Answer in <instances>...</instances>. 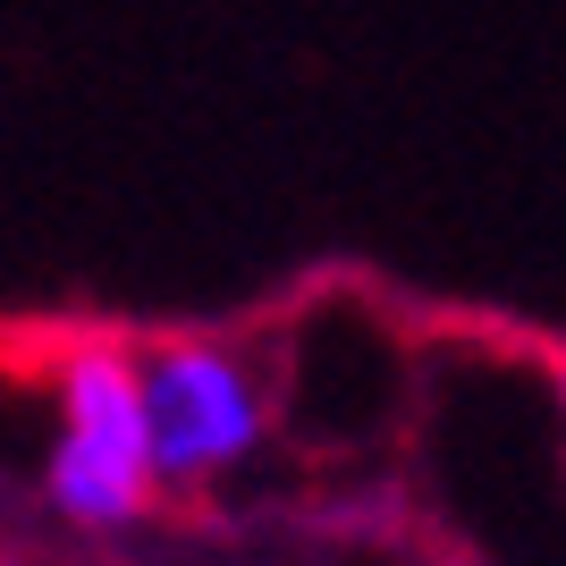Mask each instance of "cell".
I'll list each match as a JSON object with an SVG mask.
<instances>
[{
  "instance_id": "cell-3",
  "label": "cell",
  "mask_w": 566,
  "mask_h": 566,
  "mask_svg": "<svg viewBox=\"0 0 566 566\" xmlns=\"http://www.w3.org/2000/svg\"><path fill=\"white\" fill-rule=\"evenodd\" d=\"M60 449H51V507L76 524H136L161 516V473H153V423L136 389V347L111 313H69L60 347Z\"/></svg>"
},
{
  "instance_id": "cell-4",
  "label": "cell",
  "mask_w": 566,
  "mask_h": 566,
  "mask_svg": "<svg viewBox=\"0 0 566 566\" xmlns=\"http://www.w3.org/2000/svg\"><path fill=\"white\" fill-rule=\"evenodd\" d=\"M542 380H549V398H558V415H566V338H542Z\"/></svg>"
},
{
  "instance_id": "cell-2",
  "label": "cell",
  "mask_w": 566,
  "mask_h": 566,
  "mask_svg": "<svg viewBox=\"0 0 566 566\" xmlns=\"http://www.w3.org/2000/svg\"><path fill=\"white\" fill-rule=\"evenodd\" d=\"M127 347H136V389L144 423H153L161 516L212 524L220 491L271 449L254 355L237 322H127Z\"/></svg>"
},
{
  "instance_id": "cell-1",
  "label": "cell",
  "mask_w": 566,
  "mask_h": 566,
  "mask_svg": "<svg viewBox=\"0 0 566 566\" xmlns=\"http://www.w3.org/2000/svg\"><path fill=\"white\" fill-rule=\"evenodd\" d=\"M254 355L271 440L313 473L415 465L440 398V322L373 271H305L296 287L229 313Z\"/></svg>"
}]
</instances>
